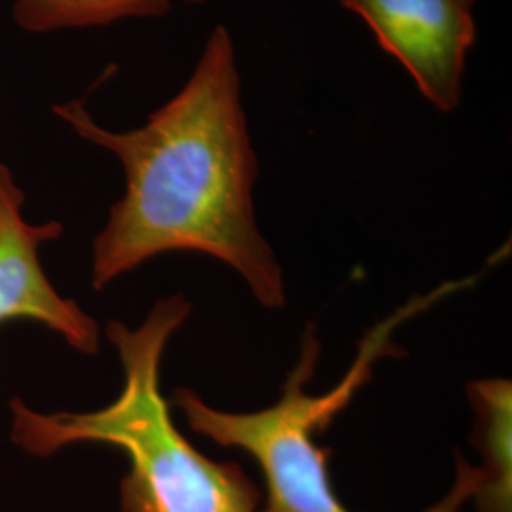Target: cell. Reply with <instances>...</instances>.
<instances>
[{
  "label": "cell",
  "instance_id": "cell-1",
  "mask_svg": "<svg viewBox=\"0 0 512 512\" xmlns=\"http://www.w3.org/2000/svg\"><path fill=\"white\" fill-rule=\"evenodd\" d=\"M54 112L82 139L112 152L126 173V192L93 241L97 291L148 258L194 251L234 268L264 308H283V274L256 224L258 162L236 46L224 25L207 38L183 90L145 126L110 131L82 103L55 105Z\"/></svg>",
  "mask_w": 512,
  "mask_h": 512
},
{
  "label": "cell",
  "instance_id": "cell-2",
  "mask_svg": "<svg viewBox=\"0 0 512 512\" xmlns=\"http://www.w3.org/2000/svg\"><path fill=\"white\" fill-rule=\"evenodd\" d=\"M192 304L183 294L160 300L131 330L110 321L107 336L124 366V389L107 408L88 414H38L14 399L12 439L29 454L95 442L124 450L128 475L120 486L122 512H258L260 490L238 463L213 461L175 427L160 391V363Z\"/></svg>",
  "mask_w": 512,
  "mask_h": 512
},
{
  "label": "cell",
  "instance_id": "cell-3",
  "mask_svg": "<svg viewBox=\"0 0 512 512\" xmlns=\"http://www.w3.org/2000/svg\"><path fill=\"white\" fill-rule=\"evenodd\" d=\"M458 289V283L412 302L366 334L357 359L344 380L325 395L306 393V385L315 374L321 346L310 325L304 338L300 359L289 372L281 389V399L264 410L234 414L222 412L190 391L177 389L175 404L186 416L190 429L224 448H239L256 459L266 478V505L260 512H349L330 484L329 448L315 442L336 416L351 403L355 393L370 380L374 363L385 355H397L391 344V332L403 319L425 310L442 294ZM458 463V475L448 495L425 512H459L473 497V475L465 461Z\"/></svg>",
  "mask_w": 512,
  "mask_h": 512
},
{
  "label": "cell",
  "instance_id": "cell-4",
  "mask_svg": "<svg viewBox=\"0 0 512 512\" xmlns=\"http://www.w3.org/2000/svg\"><path fill=\"white\" fill-rule=\"evenodd\" d=\"M340 4L365 19L380 48L403 65L435 109H458L467 55L476 42L471 6L459 0H340Z\"/></svg>",
  "mask_w": 512,
  "mask_h": 512
},
{
  "label": "cell",
  "instance_id": "cell-5",
  "mask_svg": "<svg viewBox=\"0 0 512 512\" xmlns=\"http://www.w3.org/2000/svg\"><path fill=\"white\" fill-rule=\"evenodd\" d=\"M25 194L0 164V325L35 321L57 332L71 348L95 355L99 327L80 306L57 294L44 274L38 249L63 234L59 222L29 224L21 215Z\"/></svg>",
  "mask_w": 512,
  "mask_h": 512
},
{
  "label": "cell",
  "instance_id": "cell-6",
  "mask_svg": "<svg viewBox=\"0 0 512 512\" xmlns=\"http://www.w3.org/2000/svg\"><path fill=\"white\" fill-rule=\"evenodd\" d=\"M475 412L473 440L482 456L475 469L476 512H512L511 380H476L467 385Z\"/></svg>",
  "mask_w": 512,
  "mask_h": 512
},
{
  "label": "cell",
  "instance_id": "cell-7",
  "mask_svg": "<svg viewBox=\"0 0 512 512\" xmlns=\"http://www.w3.org/2000/svg\"><path fill=\"white\" fill-rule=\"evenodd\" d=\"M202 4L205 0H186ZM171 0H14L12 18L27 33L105 27L120 19L162 18Z\"/></svg>",
  "mask_w": 512,
  "mask_h": 512
},
{
  "label": "cell",
  "instance_id": "cell-8",
  "mask_svg": "<svg viewBox=\"0 0 512 512\" xmlns=\"http://www.w3.org/2000/svg\"><path fill=\"white\" fill-rule=\"evenodd\" d=\"M459 2H463L465 6H471V8H473V6H475L476 0H459Z\"/></svg>",
  "mask_w": 512,
  "mask_h": 512
}]
</instances>
